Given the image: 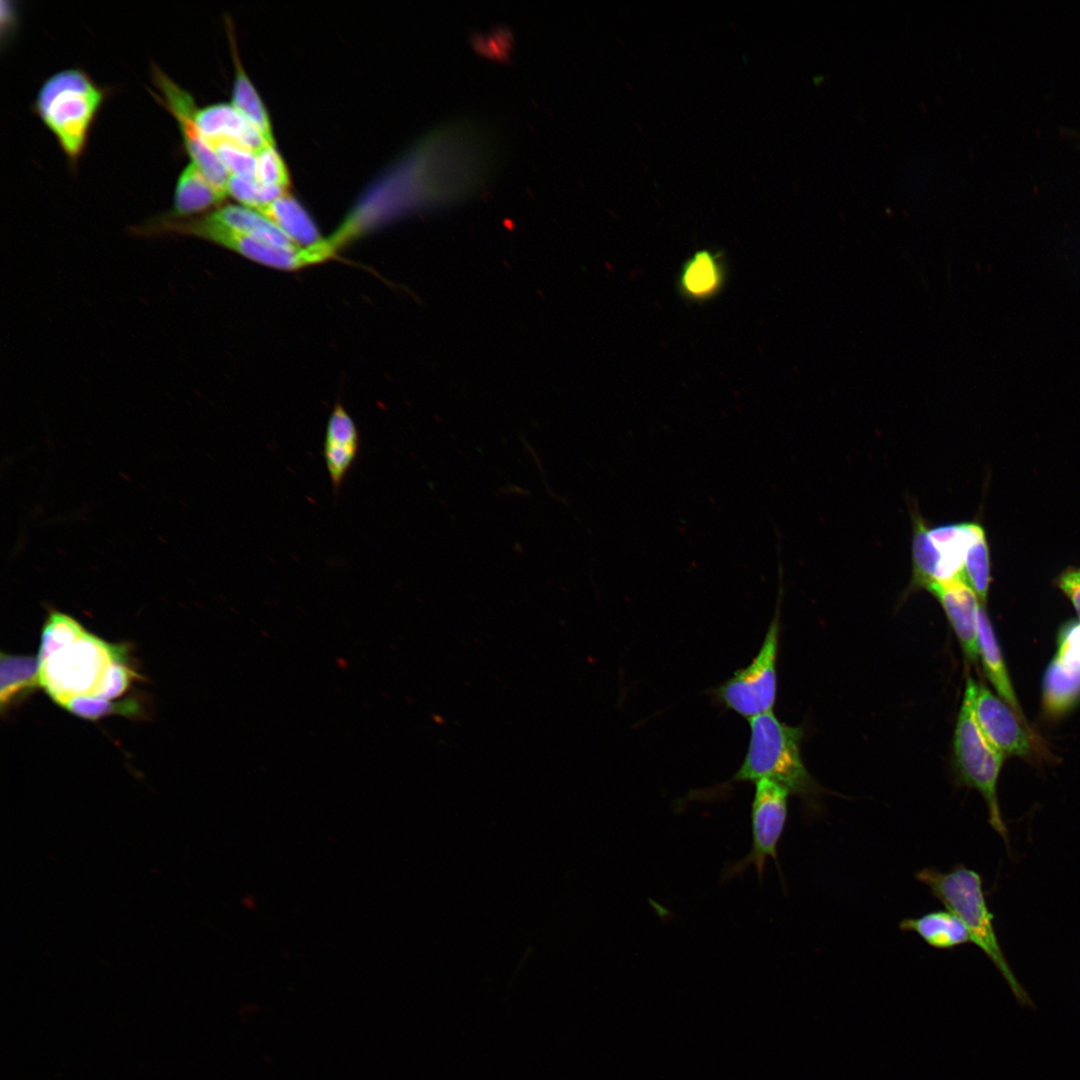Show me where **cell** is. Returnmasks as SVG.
Segmentation results:
<instances>
[{
    "label": "cell",
    "mask_w": 1080,
    "mask_h": 1080,
    "mask_svg": "<svg viewBox=\"0 0 1080 1080\" xmlns=\"http://www.w3.org/2000/svg\"><path fill=\"white\" fill-rule=\"evenodd\" d=\"M915 877L929 888L931 894L942 902L947 910L957 915L965 924L971 943L981 949L995 965L1017 1001L1025 1006L1031 1005V999L1012 972L997 939L993 914L986 902L981 876L976 871L958 864L947 872L926 867L918 871Z\"/></svg>",
    "instance_id": "cell-1"
},
{
    "label": "cell",
    "mask_w": 1080,
    "mask_h": 1080,
    "mask_svg": "<svg viewBox=\"0 0 1080 1080\" xmlns=\"http://www.w3.org/2000/svg\"><path fill=\"white\" fill-rule=\"evenodd\" d=\"M104 98V89L85 71L76 68L53 74L38 91L34 111L72 163L77 162L85 150Z\"/></svg>",
    "instance_id": "cell-2"
},
{
    "label": "cell",
    "mask_w": 1080,
    "mask_h": 1080,
    "mask_svg": "<svg viewBox=\"0 0 1080 1080\" xmlns=\"http://www.w3.org/2000/svg\"><path fill=\"white\" fill-rule=\"evenodd\" d=\"M750 738L744 760L731 782L771 780L802 798L817 787L800 751L802 729L781 722L772 712L749 720Z\"/></svg>",
    "instance_id": "cell-3"
},
{
    "label": "cell",
    "mask_w": 1080,
    "mask_h": 1080,
    "mask_svg": "<svg viewBox=\"0 0 1080 1080\" xmlns=\"http://www.w3.org/2000/svg\"><path fill=\"white\" fill-rule=\"evenodd\" d=\"M978 684L967 678L955 735V763L959 782L976 789L986 802L989 824L1009 847V835L997 797V783L1004 754L982 731L975 716Z\"/></svg>",
    "instance_id": "cell-4"
},
{
    "label": "cell",
    "mask_w": 1080,
    "mask_h": 1080,
    "mask_svg": "<svg viewBox=\"0 0 1080 1080\" xmlns=\"http://www.w3.org/2000/svg\"><path fill=\"white\" fill-rule=\"evenodd\" d=\"M114 661H127V649L89 633L39 663L40 687L64 707L73 697L92 695Z\"/></svg>",
    "instance_id": "cell-5"
},
{
    "label": "cell",
    "mask_w": 1080,
    "mask_h": 1080,
    "mask_svg": "<svg viewBox=\"0 0 1080 1080\" xmlns=\"http://www.w3.org/2000/svg\"><path fill=\"white\" fill-rule=\"evenodd\" d=\"M779 602L758 653L714 690L722 705L748 720L772 712L776 702Z\"/></svg>",
    "instance_id": "cell-6"
},
{
    "label": "cell",
    "mask_w": 1080,
    "mask_h": 1080,
    "mask_svg": "<svg viewBox=\"0 0 1080 1080\" xmlns=\"http://www.w3.org/2000/svg\"><path fill=\"white\" fill-rule=\"evenodd\" d=\"M789 794L785 787L771 780L755 782L751 804L752 846L746 856L727 867L723 880L740 875L749 866L755 867L762 880L768 857L779 869L777 848L786 825Z\"/></svg>",
    "instance_id": "cell-7"
},
{
    "label": "cell",
    "mask_w": 1080,
    "mask_h": 1080,
    "mask_svg": "<svg viewBox=\"0 0 1080 1080\" xmlns=\"http://www.w3.org/2000/svg\"><path fill=\"white\" fill-rule=\"evenodd\" d=\"M152 72L153 81L160 92L155 96L175 118L192 163L218 192L227 197L226 185L230 174L197 126L195 116L198 109L192 95L156 65H153Z\"/></svg>",
    "instance_id": "cell-8"
},
{
    "label": "cell",
    "mask_w": 1080,
    "mask_h": 1080,
    "mask_svg": "<svg viewBox=\"0 0 1080 1080\" xmlns=\"http://www.w3.org/2000/svg\"><path fill=\"white\" fill-rule=\"evenodd\" d=\"M975 716L987 738L1005 755L1027 756L1032 750L1026 723L982 683L975 699Z\"/></svg>",
    "instance_id": "cell-9"
},
{
    "label": "cell",
    "mask_w": 1080,
    "mask_h": 1080,
    "mask_svg": "<svg viewBox=\"0 0 1080 1080\" xmlns=\"http://www.w3.org/2000/svg\"><path fill=\"white\" fill-rule=\"evenodd\" d=\"M360 449L357 425L340 403H335L326 425L323 455L334 492L337 494L356 461Z\"/></svg>",
    "instance_id": "cell-10"
},
{
    "label": "cell",
    "mask_w": 1080,
    "mask_h": 1080,
    "mask_svg": "<svg viewBox=\"0 0 1080 1080\" xmlns=\"http://www.w3.org/2000/svg\"><path fill=\"white\" fill-rule=\"evenodd\" d=\"M926 590L941 604L966 657L976 661L979 658L976 612L980 601L973 589L964 580H956L934 583Z\"/></svg>",
    "instance_id": "cell-11"
},
{
    "label": "cell",
    "mask_w": 1080,
    "mask_h": 1080,
    "mask_svg": "<svg viewBox=\"0 0 1080 1080\" xmlns=\"http://www.w3.org/2000/svg\"><path fill=\"white\" fill-rule=\"evenodd\" d=\"M195 119L200 132L208 142L228 140L256 154L264 147L271 146L232 103H217L198 109Z\"/></svg>",
    "instance_id": "cell-12"
},
{
    "label": "cell",
    "mask_w": 1080,
    "mask_h": 1080,
    "mask_svg": "<svg viewBox=\"0 0 1080 1080\" xmlns=\"http://www.w3.org/2000/svg\"><path fill=\"white\" fill-rule=\"evenodd\" d=\"M982 530V526L975 522L949 523L929 527V535L938 549L941 559L939 581L937 583L964 580L963 570L967 550Z\"/></svg>",
    "instance_id": "cell-13"
},
{
    "label": "cell",
    "mask_w": 1080,
    "mask_h": 1080,
    "mask_svg": "<svg viewBox=\"0 0 1080 1080\" xmlns=\"http://www.w3.org/2000/svg\"><path fill=\"white\" fill-rule=\"evenodd\" d=\"M976 633L979 657L984 671L998 696L1023 720L1024 715L1014 693L1005 662L987 612L980 602L976 612Z\"/></svg>",
    "instance_id": "cell-14"
},
{
    "label": "cell",
    "mask_w": 1080,
    "mask_h": 1080,
    "mask_svg": "<svg viewBox=\"0 0 1080 1080\" xmlns=\"http://www.w3.org/2000/svg\"><path fill=\"white\" fill-rule=\"evenodd\" d=\"M256 211L270 220L299 248L311 247L323 239L309 213L289 192Z\"/></svg>",
    "instance_id": "cell-15"
},
{
    "label": "cell",
    "mask_w": 1080,
    "mask_h": 1080,
    "mask_svg": "<svg viewBox=\"0 0 1080 1080\" xmlns=\"http://www.w3.org/2000/svg\"><path fill=\"white\" fill-rule=\"evenodd\" d=\"M225 198L191 162L177 179L173 207L167 214L179 218L203 215L220 207Z\"/></svg>",
    "instance_id": "cell-16"
},
{
    "label": "cell",
    "mask_w": 1080,
    "mask_h": 1080,
    "mask_svg": "<svg viewBox=\"0 0 1080 1080\" xmlns=\"http://www.w3.org/2000/svg\"><path fill=\"white\" fill-rule=\"evenodd\" d=\"M206 214L215 222L255 240L285 249L299 248L255 209L228 204Z\"/></svg>",
    "instance_id": "cell-17"
},
{
    "label": "cell",
    "mask_w": 1080,
    "mask_h": 1080,
    "mask_svg": "<svg viewBox=\"0 0 1080 1080\" xmlns=\"http://www.w3.org/2000/svg\"><path fill=\"white\" fill-rule=\"evenodd\" d=\"M899 927L903 931L916 933L936 949H951L971 943L965 924L949 910L932 911L917 918H905Z\"/></svg>",
    "instance_id": "cell-18"
},
{
    "label": "cell",
    "mask_w": 1080,
    "mask_h": 1080,
    "mask_svg": "<svg viewBox=\"0 0 1080 1080\" xmlns=\"http://www.w3.org/2000/svg\"><path fill=\"white\" fill-rule=\"evenodd\" d=\"M724 281L719 254L708 249L696 251L682 266L679 288L683 295L704 300L715 295Z\"/></svg>",
    "instance_id": "cell-19"
},
{
    "label": "cell",
    "mask_w": 1080,
    "mask_h": 1080,
    "mask_svg": "<svg viewBox=\"0 0 1080 1080\" xmlns=\"http://www.w3.org/2000/svg\"><path fill=\"white\" fill-rule=\"evenodd\" d=\"M38 657L0 656V704L2 711L25 692L40 687Z\"/></svg>",
    "instance_id": "cell-20"
},
{
    "label": "cell",
    "mask_w": 1080,
    "mask_h": 1080,
    "mask_svg": "<svg viewBox=\"0 0 1080 1080\" xmlns=\"http://www.w3.org/2000/svg\"><path fill=\"white\" fill-rule=\"evenodd\" d=\"M912 579L910 587L927 589L939 581L940 554L929 535V526L918 511H912Z\"/></svg>",
    "instance_id": "cell-21"
},
{
    "label": "cell",
    "mask_w": 1080,
    "mask_h": 1080,
    "mask_svg": "<svg viewBox=\"0 0 1080 1080\" xmlns=\"http://www.w3.org/2000/svg\"><path fill=\"white\" fill-rule=\"evenodd\" d=\"M1080 701V671L1072 670L1057 659L1049 664L1043 680V703L1051 715H1060Z\"/></svg>",
    "instance_id": "cell-22"
},
{
    "label": "cell",
    "mask_w": 1080,
    "mask_h": 1080,
    "mask_svg": "<svg viewBox=\"0 0 1080 1080\" xmlns=\"http://www.w3.org/2000/svg\"><path fill=\"white\" fill-rule=\"evenodd\" d=\"M233 56L236 72L232 90V104L259 131L268 145L275 146L267 110L257 90L245 73L236 51H234Z\"/></svg>",
    "instance_id": "cell-23"
},
{
    "label": "cell",
    "mask_w": 1080,
    "mask_h": 1080,
    "mask_svg": "<svg viewBox=\"0 0 1080 1080\" xmlns=\"http://www.w3.org/2000/svg\"><path fill=\"white\" fill-rule=\"evenodd\" d=\"M86 630L72 616L50 610L41 631L39 663L52 654L68 647L85 634Z\"/></svg>",
    "instance_id": "cell-24"
},
{
    "label": "cell",
    "mask_w": 1080,
    "mask_h": 1080,
    "mask_svg": "<svg viewBox=\"0 0 1080 1080\" xmlns=\"http://www.w3.org/2000/svg\"><path fill=\"white\" fill-rule=\"evenodd\" d=\"M964 580L983 604L991 583V564L988 542L984 529L970 544L964 561Z\"/></svg>",
    "instance_id": "cell-25"
},
{
    "label": "cell",
    "mask_w": 1080,
    "mask_h": 1080,
    "mask_svg": "<svg viewBox=\"0 0 1080 1080\" xmlns=\"http://www.w3.org/2000/svg\"><path fill=\"white\" fill-rule=\"evenodd\" d=\"M64 708L88 720H97L112 714L131 716L139 712V705L135 699L127 698L123 701L112 702L93 695L73 697L64 705Z\"/></svg>",
    "instance_id": "cell-26"
},
{
    "label": "cell",
    "mask_w": 1080,
    "mask_h": 1080,
    "mask_svg": "<svg viewBox=\"0 0 1080 1080\" xmlns=\"http://www.w3.org/2000/svg\"><path fill=\"white\" fill-rule=\"evenodd\" d=\"M227 195L242 206L257 210L286 194L288 189L280 186L263 185L255 179L230 175L226 185Z\"/></svg>",
    "instance_id": "cell-27"
},
{
    "label": "cell",
    "mask_w": 1080,
    "mask_h": 1080,
    "mask_svg": "<svg viewBox=\"0 0 1080 1080\" xmlns=\"http://www.w3.org/2000/svg\"><path fill=\"white\" fill-rule=\"evenodd\" d=\"M230 175L255 179L257 154L232 141L215 140L208 142Z\"/></svg>",
    "instance_id": "cell-28"
},
{
    "label": "cell",
    "mask_w": 1080,
    "mask_h": 1080,
    "mask_svg": "<svg viewBox=\"0 0 1080 1080\" xmlns=\"http://www.w3.org/2000/svg\"><path fill=\"white\" fill-rule=\"evenodd\" d=\"M255 180L263 185L289 189V172L275 146H266L257 153Z\"/></svg>",
    "instance_id": "cell-29"
},
{
    "label": "cell",
    "mask_w": 1080,
    "mask_h": 1080,
    "mask_svg": "<svg viewBox=\"0 0 1080 1080\" xmlns=\"http://www.w3.org/2000/svg\"><path fill=\"white\" fill-rule=\"evenodd\" d=\"M127 661H114L104 672L93 696L111 700L125 693L137 676L126 664Z\"/></svg>",
    "instance_id": "cell-30"
},
{
    "label": "cell",
    "mask_w": 1080,
    "mask_h": 1080,
    "mask_svg": "<svg viewBox=\"0 0 1080 1080\" xmlns=\"http://www.w3.org/2000/svg\"><path fill=\"white\" fill-rule=\"evenodd\" d=\"M1055 659L1072 670L1080 671V620H1071L1059 630Z\"/></svg>",
    "instance_id": "cell-31"
},
{
    "label": "cell",
    "mask_w": 1080,
    "mask_h": 1080,
    "mask_svg": "<svg viewBox=\"0 0 1080 1080\" xmlns=\"http://www.w3.org/2000/svg\"><path fill=\"white\" fill-rule=\"evenodd\" d=\"M1057 585L1069 598L1080 619V567L1063 571L1057 579Z\"/></svg>",
    "instance_id": "cell-32"
}]
</instances>
